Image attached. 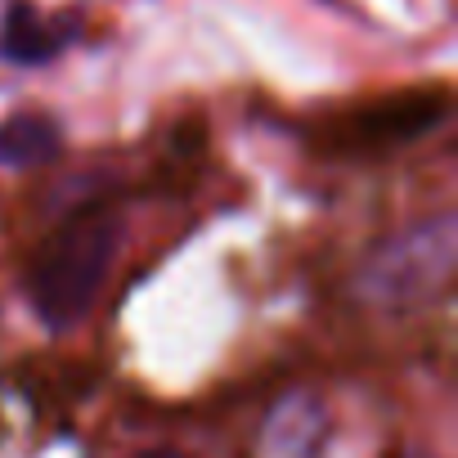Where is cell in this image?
Returning a JSON list of instances; mask_svg holds the SVG:
<instances>
[{
  "instance_id": "6da1fadb",
  "label": "cell",
  "mask_w": 458,
  "mask_h": 458,
  "mask_svg": "<svg viewBox=\"0 0 458 458\" xmlns=\"http://www.w3.org/2000/svg\"><path fill=\"white\" fill-rule=\"evenodd\" d=\"M122 243V220L104 207H86L68 216L41 243L28 270V297L50 328H72L90 315L113 257Z\"/></svg>"
},
{
  "instance_id": "7a4b0ae2",
  "label": "cell",
  "mask_w": 458,
  "mask_h": 458,
  "mask_svg": "<svg viewBox=\"0 0 458 458\" xmlns=\"http://www.w3.org/2000/svg\"><path fill=\"white\" fill-rule=\"evenodd\" d=\"M454 266H458V216L440 211L373 248L369 261L360 266L355 288L373 306H413L440 293Z\"/></svg>"
},
{
  "instance_id": "3957f363",
  "label": "cell",
  "mask_w": 458,
  "mask_h": 458,
  "mask_svg": "<svg viewBox=\"0 0 458 458\" xmlns=\"http://www.w3.org/2000/svg\"><path fill=\"white\" fill-rule=\"evenodd\" d=\"M445 117H449V90L413 86V90H395V95H382L373 104H360L333 117L319 131V140L342 153H382V148H400V144L431 135Z\"/></svg>"
},
{
  "instance_id": "277c9868",
  "label": "cell",
  "mask_w": 458,
  "mask_h": 458,
  "mask_svg": "<svg viewBox=\"0 0 458 458\" xmlns=\"http://www.w3.org/2000/svg\"><path fill=\"white\" fill-rule=\"evenodd\" d=\"M324 440V404L310 391H293L270 409L261 454L266 458H315Z\"/></svg>"
},
{
  "instance_id": "5b68a950",
  "label": "cell",
  "mask_w": 458,
  "mask_h": 458,
  "mask_svg": "<svg viewBox=\"0 0 458 458\" xmlns=\"http://www.w3.org/2000/svg\"><path fill=\"white\" fill-rule=\"evenodd\" d=\"M64 46H68V28L46 19L41 10L23 5V0L10 5L5 23H0V55H5L10 64H46Z\"/></svg>"
},
{
  "instance_id": "8992f818",
  "label": "cell",
  "mask_w": 458,
  "mask_h": 458,
  "mask_svg": "<svg viewBox=\"0 0 458 458\" xmlns=\"http://www.w3.org/2000/svg\"><path fill=\"white\" fill-rule=\"evenodd\" d=\"M64 148V131L50 113H14L0 122V162L5 166H41Z\"/></svg>"
},
{
  "instance_id": "52a82bcc",
  "label": "cell",
  "mask_w": 458,
  "mask_h": 458,
  "mask_svg": "<svg viewBox=\"0 0 458 458\" xmlns=\"http://www.w3.org/2000/svg\"><path fill=\"white\" fill-rule=\"evenodd\" d=\"M202 144H207V122L202 117H184L171 131V148H180V153H198Z\"/></svg>"
},
{
  "instance_id": "ba28073f",
  "label": "cell",
  "mask_w": 458,
  "mask_h": 458,
  "mask_svg": "<svg viewBox=\"0 0 458 458\" xmlns=\"http://www.w3.org/2000/svg\"><path fill=\"white\" fill-rule=\"evenodd\" d=\"M409 458H436V454H409Z\"/></svg>"
}]
</instances>
